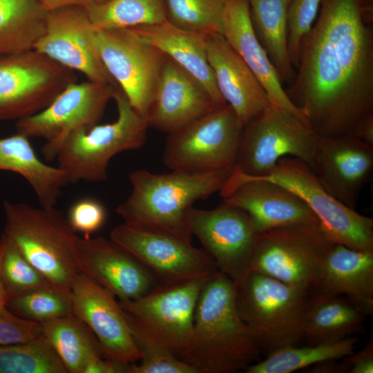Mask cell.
Here are the masks:
<instances>
[{
  "instance_id": "cell-3",
  "label": "cell",
  "mask_w": 373,
  "mask_h": 373,
  "mask_svg": "<svg viewBox=\"0 0 373 373\" xmlns=\"http://www.w3.org/2000/svg\"><path fill=\"white\" fill-rule=\"evenodd\" d=\"M231 171L158 174L135 170L129 175L131 192L115 211L126 224L191 242L188 211L196 201L220 192Z\"/></svg>"
},
{
  "instance_id": "cell-41",
  "label": "cell",
  "mask_w": 373,
  "mask_h": 373,
  "mask_svg": "<svg viewBox=\"0 0 373 373\" xmlns=\"http://www.w3.org/2000/svg\"><path fill=\"white\" fill-rule=\"evenodd\" d=\"M43 335L40 323L21 318L0 306V345L25 343Z\"/></svg>"
},
{
  "instance_id": "cell-47",
  "label": "cell",
  "mask_w": 373,
  "mask_h": 373,
  "mask_svg": "<svg viewBox=\"0 0 373 373\" xmlns=\"http://www.w3.org/2000/svg\"><path fill=\"white\" fill-rule=\"evenodd\" d=\"M4 248V237L1 235L0 238V267H1V261L3 255ZM8 300L7 295L3 289V287L1 284V277H0V306H3L6 305Z\"/></svg>"
},
{
  "instance_id": "cell-20",
  "label": "cell",
  "mask_w": 373,
  "mask_h": 373,
  "mask_svg": "<svg viewBox=\"0 0 373 373\" xmlns=\"http://www.w3.org/2000/svg\"><path fill=\"white\" fill-rule=\"evenodd\" d=\"M325 189L354 209L373 171V146L351 135L318 136L310 164Z\"/></svg>"
},
{
  "instance_id": "cell-32",
  "label": "cell",
  "mask_w": 373,
  "mask_h": 373,
  "mask_svg": "<svg viewBox=\"0 0 373 373\" xmlns=\"http://www.w3.org/2000/svg\"><path fill=\"white\" fill-rule=\"evenodd\" d=\"M358 341V338L352 336L331 343L283 347L249 366L245 372L290 373L321 361L340 360L352 354Z\"/></svg>"
},
{
  "instance_id": "cell-14",
  "label": "cell",
  "mask_w": 373,
  "mask_h": 373,
  "mask_svg": "<svg viewBox=\"0 0 373 373\" xmlns=\"http://www.w3.org/2000/svg\"><path fill=\"white\" fill-rule=\"evenodd\" d=\"M117 88L88 80L70 84L44 109L17 121V132L44 139L41 153L47 161L55 160L68 135L99 123Z\"/></svg>"
},
{
  "instance_id": "cell-11",
  "label": "cell",
  "mask_w": 373,
  "mask_h": 373,
  "mask_svg": "<svg viewBox=\"0 0 373 373\" xmlns=\"http://www.w3.org/2000/svg\"><path fill=\"white\" fill-rule=\"evenodd\" d=\"M91 37L106 69L133 108L146 119L167 56L130 28L94 25Z\"/></svg>"
},
{
  "instance_id": "cell-8",
  "label": "cell",
  "mask_w": 373,
  "mask_h": 373,
  "mask_svg": "<svg viewBox=\"0 0 373 373\" xmlns=\"http://www.w3.org/2000/svg\"><path fill=\"white\" fill-rule=\"evenodd\" d=\"M244 126L226 104L169 133L163 163L171 171H232L237 163Z\"/></svg>"
},
{
  "instance_id": "cell-39",
  "label": "cell",
  "mask_w": 373,
  "mask_h": 373,
  "mask_svg": "<svg viewBox=\"0 0 373 373\" xmlns=\"http://www.w3.org/2000/svg\"><path fill=\"white\" fill-rule=\"evenodd\" d=\"M135 343L142 358L138 365L133 364L131 373H200L198 369L163 348L141 341Z\"/></svg>"
},
{
  "instance_id": "cell-13",
  "label": "cell",
  "mask_w": 373,
  "mask_h": 373,
  "mask_svg": "<svg viewBox=\"0 0 373 373\" xmlns=\"http://www.w3.org/2000/svg\"><path fill=\"white\" fill-rule=\"evenodd\" d=\"M317 138L298 116L271 105L244 126L235 166L245 175L260 177L287 156L310 166Z\"/></svg>"
},
{
  "instance_id": "cell-44",
  "label": "cell",
  "mask_w": 373,
  "mask_h": 373,
  "mask_svg": "<svg viewBox=\"0 0 373 373\" xmlns=\"http://www.w3.org/2000/svg\"><path fill=\"white\" fill-rule=\"evenodd\" d=\"M321 361L312 365L308 372L310 373H349L351 365L344 358L340 359Z\"/></svg>"
},
{
  "instance_id": "cell-34",
  "label": "cell",
  "mask_w": 373,
  "mask_h": 373,
  "mask_svg": "<svg viewBox=\"0 0 373 373\" xmlns=\"http://www.w3.org/2000/svg\"><path fill=\"white\" fill-rule=\"evenodd\" d=\"M0 373H68L43 334L25 343L0 345Z\"/></svg>"
},
{
  "instance_id": "cell-21",
  "label": "cell",
  "mask_w": 373,
  "mask_h": 373,
  "mask_svg": "<svg viewBox=\"0 0 373 373\" xmlns=\"http://www.w3.org/2000/svg\"><path fill=\"white\" fill-rule=\"evenodd\" d=\"M76 260L81 273L119 300L137 298L160 285L140 261L111 238L78 236Z\"/></svg>"
},
{
  "instance_id": "cell-36",
  "label": "cell",
  "mask_w": 373,
  "mask_h": 373,
  "mask_svg": "<svg viewBox=\"0 0 373 373\" xmlns=\"http://www.w3.org/2000/svg\"><path fill=\"white\" fill-rule=\"evenodd\" d=\"M226 0H164L166 19L172 24L207 35L223 33Z\"/></svg>"
},
{
  "instance_id": "cell-46",
  "label": "cell",
  "mask_w": 373,
  "mask_h": 373,
  "mask_svg": "<svg viewBox=\"0 0 373 373\" xmlns=\"http://www.w3.org/2000/svg\"><path fill=\"white\" fill-rule=\"evenodd\" d=\"M351 135L373 146V115H369L360 122Z\"/></svg>"
},
{
  "instance_id": "cell-27",
  "label": "cell",
  "mask_w": 373,
  "mask_h": 373,
  "mask_svg": "<svg viewBox=\"0 0 373 373\" xmlns=\"http://www.w3.org/2000/svg\"><path fill=\"white\" fill-rule=\"evenodd\" d=\"M0 170L22 176L32 188L40 207L55 208L64 186L70 184L58 166L44 162L27 136L16 132L0 137Z\"/></svg>"
},
{
  "instance_id": "cell-33",
  "label": "cell",
  "mask_w": 373,
  "mask_h": 373,
  "mask_svg": "<svg viewBox=\"0 0 373 373\" xmlns=\"http://www.w3.org/2000/svg\"><path fill=\"white\" fill-rule=\"evenodd\" d=\"M88 12L100 28H127L167 20L164 0H109Z\"/></svg>"
},
{
  "instance_id": "cell-40",
  "label": "cell",
  "mask_w": 373,
  "mask_h": 373,
  "mask_svg": "<svg viewBox=\"0 0 373 373\" xmlns=\"http://www.w3.org/2000/svg\"><path fill=\"white\" fill-rule=\"evenodd\" d=\"M106 216L102 202L92 197H83L70 205L66 218L76 233L89 238L104 226Z\"/></svg>"
},
{
  "instance_id": "cell-37",
  "label": "cell",
  "mask_w": 373,
  "mask_h": 373,
  "mask_svg": "<svg viewBox=\"0 0 373 373\" xmlns=\"http://www.w3.org/2000/svg\"><path fill=\"white\" fill-rule=\"evenodd\" d=\"M2 235L4 248L0 277L8 300L51 285L16 246L3 233Z\"/></svg>"
},
{
  "instance_id": "cell-22",
  "label": "cell",
  "mask_w": 373,
  "mask_h": 373,
  "mask_svg": "<svg viewBox=\"0 0 373 373\" xmlns=\"http://www.w3.org/2000/svg\"><path fill=\"white\" fill-rule=\"evenodd\" d=\"M218 107L202 84L167 57L146 121L149 127L169 133Z\"/></svg>"
},
{
  "instance_id": "cell-23",
  "label": "cell",
  "mask_w": 373,
  "mask_h": 373,
  "mask_svg": "<svg viewBox=\"0 0 373 373\" xmlns=\"http://www.w3.org/2000/svg\"><path fill=\"white\" fill-rule=\"evenodd\" d=\"M207 50L217 88L243 126L271 106L257 77L222 35H208Z\"/></svg>"
},
{
  "instance_id": "cell-28",
  "label": "cell",
  "mask_w": 373,
  "mask_h": 373,
  "mask_svg": "<svg viewBox=\"0 0 373 373\" xmlns=\"http://www.w3.org/2000/svg\"><path fill=\"white\" fill-rule=\"evenodd\" d=\"M365 316L343 296L312 294L303 340L316 345L355 336L362 332Z\"/></svg>"
},
{
  "instance_id": "cell-17",
  "label": "cell",
  "mask_w": 373,
  "mask_h": 373,
  "mask_svg": "<svg viewBox=\"0 0 373 373\" xmlns=\"http://www.w3.org/2000/svg\"><path fill=\"white\" fill-rule=\"evenodd\" d=\"M93 26L84 7L70 6L48 10L44 32L34 49L68 68L81 72L88 81L119 88L93 42Z\"/></svg>"
},
{
  "instance_id": "cell-30",
  "label": "cell",
  "mask_w": 373,
  "mask_h": 373,
  "mask_svg": "<svg viewBox=\"0 0 373 373\" xmlns=\"http://www.w3.org/2000/svg\"><path fill=\"white\" fill-rule=\"evenodd\" d=\"M47 13L40 0H0V57L34 49Z\"/></svg>"
},
{
  "instance_id": "cell-5",
  "label": "cell",
  "mask_w": 373,
  "mask_h": 373,
  "mask_svg": "<svg viewBox=\"0 0 373 373\" xmlns=\"http://www.w3.org/2000/svg\"><path fill=\"white\" fill-rule=\"evenodd\" d=\"M3 234L52 285L70 289L81 273L76 260L78 236L55 207L5 200Z\"/></svg>"
},
{
  "instance_id": "cell-6",
  "label": "cell",
  "mask_w": 373,
  "mask_h": 373,
  "mask_svg": "<svg viewBox=\"0 0 373 373\" xmlns=\"http://www.w3.org/2000/svg\"><path fill=\"white\" fill-rule=\"evenodd\" d=\"M113 99L117 109L115 121L71 133L58 151V167L66 173L70 184L105 181L113 157L145 143L149 127L146 119L133 108L119 88L115 90Z\"/></svg>"
},
{
  "instance_id": "cell-4",
  "label": "cell",
  "mask_w": 373,
  "mask_h": 373,
  "mask_svg": "<svg viewBox=\"0 0 373 373\" xmlns=\"http://www.w3.org/2000/svg\"><path fill=\"white\" fill-rule=\"evenodd\" d=\"M235 284L238 310L262 353L300 345L312 298L309 290L252 270Z\"/></svg>"
},
{
  "instance_id": "cell-38",
  "label": "cell",
  "mask_w": 373,
  "mask_h": 373,
  "mask_svg": "<svg viewBox=\"0 0 373 373\" xmlns=\"http://www.w3.org/2000/svg\"><path fill=\"white\" fill-rule=\"evenodd\" d=\"M322 0H291L287 13V49L291 62L296 68L303 38L312 27Z\"/></svg>"
},
{
  "instance_id": "cell-12",
  "label": "cell",
  "mask_w": 373,
  "mask_h": 373,
  "mask_svg": "<svg viewBox=\"0 0 373 373\" xmlns=\"http://www.w3.org/2000/svg\"><path fill=\"white\" fill-rule=\"evenodd\" d=\"M77 80L74 70L35 49L1 56L0 122L39 113Z\"/></svg>"
},
{
  "instance_id": "cell-19",
  "label": "cell",
  "mask_w": 373,
  "mask_h": 373,
  "mask_svg": "<svg viewBox=\"0 0 373 373\" xmlns=\"http://www.w3.org/2000/svg\"><path fill=\"white\" fill-rule=\"evenodd\" d=\"M220 195L223 202L245 210L259 233L291 224H319L312 211L294 193L276 183L247 175L236 166Z\"/></svg>"
},
{
  "instance_id": "cell-43",
  "label": "cell",
  "mask_w": 373,
  "mask_h": 373,
  "mask_svg": "<svg viewBox=\"0 0 373 373\" xmlns=\"http://www.w3.org/2000/svg\"><path fill=\"white\" fill-rule=\"evenodd\" d=\"M351 365L349 373L373 372V342L371 340L361 351L344 357Z\"/></svg>"
},
{
  "instance_id": "cell-15",
  "label": "cell",
  "mask_w": 373,
  "mask_h": 373,
  "mask_svg": "<svg viewBox=\"0 0 373 373\" xmlns=\"http://www.w3.org/2000/svg\"><path fill=\"white\" fill-rule=\"evenodd\" d=\"M109 238L140 261L160 285L207 279L219 271L204 249L168 234L124 222L111 230Z\"/></svg>"
},
{
  "instance_id": "cell-1",
  "label": "cell",
  "mask_w": 373,
  "mask_h": 373,
  "mask_svg": "<svg viewBox=\"0 0 373 373\" xmlns=\"http://www.w3.org/2000/svg\"><path fill=\"white\" fill-rule=\"evenodd\" d=\"M286 91L319 137L351 135L373 115V32L358 0H322Z\"/></svg>"
},
{
  "instance_id": "cell-42",
  "label": "cell",
  "mask_w": 373,
  "mask_h": 373,
  "mask_svg": "<svg viewBox=\"0 0 373 373\" xmlns=\"http://www.w3.org/2000/svg\"><path fill=\"white\" fill-rule=\"evenodd\" d=\"M133 363H124L104 358L91 356L86 362L83 373H131Z\"/></svg>"
},
{
  "instance_id": "cell-24",
  "label": "cell",
  "mask_w": 373,
  "mask_h": 373,
  "mask_svg": "<svg viewBox=\"0 0 373 373\" xmlns=\"http://www.w3.org/2000/svg\"><path fill=\"white\" fill-rule=\"evenodd\" d=\"M222 26L224 39L257 77L271 104L293 113L309 126L283 89L276 69L256 34L247 0H226Z\"/></svg>"
},
{
  "instance_id": "cell-29",
  "label": "cell",
  "mask_w": 373,
  "mask_h": 373,
  "mask_svg": "<svg viewBox=\"0 0 373 373\" xmlns=\"http://www.w3.org/2000/svg\"><path fill=\"white\" fill-rule=\"evenodd\" d=\"M256 34L283 82H293L296 71L287 49V13L291 0H247Z\"/></svg>"
},
{
  "instance_id": "cell-10",
  "label": "cell",
  "mask_w": 373,
  "mask_h": 373,
  "mask_svg": "<svg viewBox=\"0 0 373 373\" xmlns=\"http://www.w3.org/2000/svg\"><path fill=\"white\" fill-rule=\"evenodd\" d=\"M334 245L318 224L274 228L258 234L251 270L311 291Z\"/></svg>"
},
{
  "instance_id": "cell-7",
  "label": "cell",
  "mask_w": 373,
  "mask_h": 373,
  "mask_svg": "<svg viewBox=\"0 0 373 373\" xmlns=\"http://www.w3.org/2000/svg\"><path fill=\"white\" fill-rule=\"evenodd\" d=\"M207 279L160 285L137 298L119 300L135 341L160 347L182 359L191 344L195 307Z\"/></svg>"
},
{
  "instance_id": "cell-16",
  "label": "cell",
  "mask_w": 373,
  "mask_h": 373,
  "mask_svg": "<svg viewBox=\"0 0 373 373\" xmlns=\"http://www.w3.org/2000/svg\"><path fill=\"white\" fill-rule=\"evenodd\" d=\"M186 223L219 271L235 283L250 271L259 233L245 210L224 202L209 210L192 207Z\"/></svg>"
},
{
  "instance_id": "cell-25",
  "label": "cell",
  "mask_w": 373,
  "mask_h": 373,
  "mask_svg": "<svg viewBox=\"0 0 373 373\" xmlns=\"http://www.w3.org/2000/svg\"><path fill=\"white\" fill-rule=\"evenodd\" d=\"M312 294L343 296L366 316L373 314V252L334 244L327 254Z\"/></svg>"
},
{
  "instance_id": "cell-18",
  "label": "cell",
  "mask_w": 373,
  "mask_h": 373,
  "mask_svg": "<svg viewBox=\"0 0 373 373\" xmlns=\"http://www.w3.org/2000/svg\"><path fill=\"white\" fill-rule=\"evenodd\" d=\"M70 293L72 313L95 334L104 358L124 363L140 361L142 353L113 294L82 273L73 280Z\"/></svg>"
},
{
  "instance_id": "cell-35",
  "label": "cell",
  "mask_w": 373,
  "mask_h": 373,
  "mask_svg": "<svg viewBox=\"0 0 373 373\" xmlns=\"http://www.w3.org/2000/svg\"><path fill=\"white\" fill-rule=\"evenodd\" d=\"M5 306L21 318L40 323L73 314L70 290L52 285L9 298Z\"/></svg>"
},
{
  "instance_id": "cell-2",
  "label": "cell",
  "mask_w": 373,
  "mask_h": 373,
  "mask_svg": "<svg viewBox=\"0 0 373 373\" xmlns=\"http://www.w3.org/2000/svg\"><path fill=\"white\" fill-rule=\"evenodd\" d=\"M261 354L238 310L235 283L219 271L201 289L182 360L200 373H236L259 361Z\"/></svg>"
},
{
  "instance_id": "cell-26",
  "label": "cell",
  "mask_w": 373,
  "mask_h": 373,
  "mask_svg": "<svg viewBox=\"0 0 373 373\" xmlns=\"http://www.w3.org/2000/svg\"><path fill=\"white\" fill-rule=\"evenodd\" d=\"M193 76L220 106L227 104L216 83L209 63L207 35L179 28L169 21L130 28Z\"/></svg>"
},
{
  "instance_id": "cell-45",
  "label": "cell",
  "mask_w": 373,
  "mask_h": 373,
  "mask_svg": "<svg viewBox=\"0 0 373 373\" xmlns=\"http://www.w3.org/2000/svg\"><path fill=\"white\" fill-rule=\"evenodd\" d=\"M47 10L60 7L77 6L89 10L104 4L109 0H40Z\"/></svg>"
},
{
  "instance_id": "cell-31",
  "label": "cell",
  "mask_w": 373,
  "mask_h": 373,
  "mask_svg": "<svg viewBox=\"0 0 373 373\" xmlns=\"http://www.w3.org/2000/svg\"><path fill=\"white\" fill-rule=\"evenodd\" d=\"M43 334L68 373H83L87 361L102 355L101 346L90 328L73 314L41 323Z\"/></svg>"
},
{
  "instance_id": "cell-9",
  "label": "cell",
  "mask_w": 373,
  "mask_h": 373,
  "mask_svg": "<svg viewBox=\"0 0 373 373\" xmlns=\"http://www.w3.org/2000/svg\"><path fill=\"white\" fill-rule=\"evenodd\" d=\"M251 177L276 183L300 198L333 243L373 252V219L357 213L329 193L306 162L284 157L267 175Z\"/></svg>"
}]
</instances>
